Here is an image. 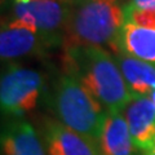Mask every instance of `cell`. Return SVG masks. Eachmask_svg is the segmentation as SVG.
<instances>
[{
	"mask_svg": "<svg viewBox=\"0 0 155 155\" xmlns=\"http://www.w3.org/2000/svg\"><path fill=\"white\" fill-rule=\"evenodd\" d=\"M70 7L71 0H13L12 18L34 26L57 47L65 43Z\"/></svg>",
	"mask_w": 155,
	"mask_h": 155,
	"instance_id": "obj_4",
	"label": "cell"
},
{
	"mask_svg": "<svg viewBox=\"0 0 155 155\" xmlns=\"http://www.w3.org/2000/svg\"><path fill=\"white\" fill-rule=\"evenodd\" d=\"M124 5L136 9H153L155 11V0H129Z\"/></svg>",
	"mask_w": 155,
	"mask_h": 155,
	"instance_id": "obj_14",
	"label": "cell"
},
{
	"mask_svg": "<svg viewBox=\"0 0 155 155\" xmlns=\"http://www.w3.org/2000/svg\"><path fill=\"white\" fill-rule=\"evenodd\" d=\"M124 115L136 149L145 153L155 143V105L150 97L134 98L124 109Z\"/></svg>",
	"mask_w": 155,
	"mask_h": 155,
	"instance_id": "obj_8",
	"label": "cell"
},
{
	"mask_svg": "<svg viewBox=\"0 0 155 155\" xmlns=\"http://www.w3.org/2000/svg\"><path fill=\"white\" fill-rule=\"evenodd\" d=\"M119 52L155 66V28L125 22L118 39Z\"/></svg>",
	"mask_w": 155,
	"mask_h": 155,
	"instance_id": "obj_11",
	"label": "cell"
},
{
	"mask_svg": "<svg viewBox=\"0 0 155 155\" xmlns=\"http://www.w3.org/2000/svg\"><path fill=\"white\" fill-rule=\"evenodd\" d=\"M98 145L102 155H136V149L124 111L107 113Z\"/></svg>",
	"mask_w": 155,
	"mask_h": 155,
	"instance_id": "obj_9",
	"label": "cell"
},
{
	"mask_svg": "<svg viewBox=\"0 0 155 155\" xmlns=\"http://www.w3.org/2000/svg\"><path fill=\"white\" fill-rule=\"evenodd\" d=\"M143 155H155V143L149 150H146V151L143 153Z\"/></svg>",
	"mask_w": 155,
	"mask_h": 155,
	"instance_id": "obj_15",
	"label": "cell"
},
{
	"mask_svg": "<svg viewBox=\"0 0 155 155\" xmlns=\"http://www.w3.org/2000/svg\"><path fill=\"white\" fill-rule=\"evenodd\" d=\"M52 102L62 124L98 141L107 111L75 78L67 74L58 78L53 89Z\"/></svg>",
	"mask_w": 155,
	"mask_h": 155,
	"instance_id": "obj_3",
	"label": "cell"
},
{
	"mask_svg": "<svg viewBox=\"0 0 155 155\" xmlns=\"http://www.w3.org/2000/svg\"><path fill=\"white\" fill-rule=\"evenodd\" d=\"M52 44L34 26L18 19H11L2 25L0 56L3 61H12L27 56H40Z\"/></svg>",
	"mask_w": 155,
	"mask_h": 155,
	"instance_id": "obj_6",
	"label": "cell"
},
{
	"mask_svg": "<svg viewBox=\"0 0 155 155\" xmlns=\"http://www.w3.org/2000/svg\"><path fill=\"white\" fill-rule=\"evenodd\" d=\"M64 67L67 75L83 84L107 113L124 111L132 96L109 51L94 45H64Z\"/></svg>",
	"mask_w": 155,
	"mask_h": 155,
	"instance_id": "obj_1",
	"label": "cell"
},
{
	"mask_svg": "<svg viewBox=\"0 0 155 155\" xmlns=\"http://www.w3.org/2000/svg\"><path fill=\"white\" fill-rule=\"evenodd\" d=\"M125 22L133 23V25L155 28V11L153 9H136L127 5H123Z\"/></svg>",
	"mask_w": 155,
	"mask_h": 155,
	"instance_id": "obj_13",
	"label": "cell"
},
{
	"mask_svg": "<svg viewBox=\"0 0 155 155\" xmlns=\"http://www.w3.org/2000/svg\"><path fill=\"white\" fill-rule=\"evenodd\" d=\"M44 88V79L40 72L9 64L2 75L0 102L7 114L23 115L38 106Z\"/></svg>",
	"mask_w": 155,
	"mask_h": 155,
	"instance_id": "obj_5",
	"label": "cell"
},
{
	"mask_svg": "<svg viewBox=\"0 0 155 155\" xmlns=\"http://www.w3.org/2000/svg\"><path fill=\"white\" fill-rule=\"evenodd\" d=\"M114 56L132 98L151 94L155 91V66L120 52Z\"/></svg>",
	"mask_w": 155,
	"mask_h": 155,
	"instance_id": "obj_10",
	"label": "cell"
},
{
	"mask_svg": "<svg viewBox=\"0 0 155 155\" xmlns=\"http://www.w3.org/2000/svg\"><path fill=\"white\" fill-rule=\"evenodd\" d=\"M124 23V9L119 3L71 0L64 45H94L116 53Z\"/></svg>",
	"mask_w": 155,
	"mask_h": 155,
	"instance_id": "obj_2",
	"label": "cell"
},
{
	"mask_svg": "<svg viewBox=\"0 0 155 155\" xmlns=\"http://www.w3.org/2000/svg\"><path fill=\"white\" fill-rule=\"evenodd\" d=\"M3 155H48L35 129L26 122H14L3 130Z\"/></svg>",
	"mask_w": 155,
	"mask_h": 155,
	"instance_id": "obj_12",
	"label": "cell"
},
{
	"mask_svg": "<svg viewBox=\"0 0 155 155\" xmlns=\"http://www.w3.org/2000/svg\"><path fill=\"white\" fill-rule=\"evenodd\" d=\"M149 97H150V100H151V101H153V104L155 105V91H154V92H153V93H151V94H150Z\"/></svg>",
	"mask_w": 155,
	"mask_h": 155,
	"instance_id": "obj_16",
	"label": "cell"
},
{
	"mask_svg": "<svg viewBox=\"0 0 155 155\" xmlns=\"http://www.w3.org/2000/svg\"><path fill=\"white\" fill-rule=\"evenodd\" d=\"M43 137L48 155H102L98 141L67 128L61 122L47 120Z\"/></svg>",
	"mask_w": 155,
	"mask_h": 155,
	"instance_id": "obj_7",
	"label": "cell"
},
{
	"mask_svg": "<svg viewBox=\"0 0 155 155\" xmlns=\"http://www.w3.org/2000/svg\"><path fill=\"white\" fill-rule=\"evenodd\" d=\"M93 2H111V3H118L119 0H93Z\"/></svg>",
	"mask_w": 155,
	"mask_h": 155,
	"instance_id": "obj_17",
	"label": "cell"
},
{
	"mask_svg": "<svg viewBox=\"0 0 155 155\" xmlns=\"http://www.w3.org/2000/svg\"><path fill=\"white\" fill-rule=\"evenodd\" d=\"M4 2L8 3V2H13V0H2V4H3V5H4Z\"/></svg>",
	"mask_w": 155,
	"mask_h": 155,
	"instance_id": "obj_18",
	"label": "cell"
}]
</instances>
